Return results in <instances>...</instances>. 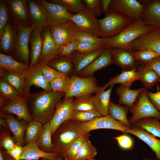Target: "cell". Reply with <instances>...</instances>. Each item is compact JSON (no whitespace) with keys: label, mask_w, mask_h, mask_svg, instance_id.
Returning <instances> with one entry per match:
<instances>
[{"label":"cell","mask_w":160,"mask_h":160,"mask_svg":"<svg viewBox=\"0 0 160 160\" xmlns=\"http://www.w3.org/2000/svg\"><path fill=\"white\" fill-rule=\"evenodd\" d=\"M23 146L17 144L12 148L5 151V152L15 160H20L23 151Z\"/></svg>","instance_id":"6f0895ef"},{"label":"cell","mask_w":160,"mask_h":160,"mask_svg":"<svg viewBox=\"0 0 160 160\" xmlns=\"http://www.w3.org/2000/svg\"><path fill=\"white\" fill-rule=\"evenodd\" d=\"M9 130V128H1L0 148L5 151L12 148L17 144L14 137L11 136Z\"/></svg>","instance_id":"7dc6e473"},{"label":"cell","mask_w":160,"mask_h":160,"mask_svg":"<svg viewBox=\"0 0 160 160\" xmlns=\"http://www.w3.org/2000/svg\"><path fill=\"white\" fill-rule=\"evenodd\" d=\"M64 92L44 91L31 94L28 98L29 112L33 120L44 124L49 122L53 117L56 106L64 96Z\"/></svg>","instance_id":"6da1fadb"},{"label":"cell","mask_w":160,"mask_h":160,"mask_svg":"<svg viewBox=\"0 0 160 160\" xmlns=\"http://www.w3.org/2000/svg\"><path fill=\"white\" fill-rule=\"evenodd\" d=\"M49 1L52 3L60 4L68 12L76 13L86 6L84 3L81 0H52Z\"/></svg>","instance_id":"f6af8a7d"},{"label":"cell","mask_w":160,"mask_h":160,"mask_svg":"<svg viewBox=\"0 0 160 160\" xmlns=\"http://www.w3.org/2000/svg\"><path fill=\"white\" fill-rule=\"evenodd\" d=\"M93 160H95V159H93Z\"/></svg>","instance_id":"003e7915"},{"label":"cell","mask_w":160,"mask_h":160,"mask_svg":"<svg viewBox=\"0 0 160 160\" xmlns=\"http://www.w3.org/2000/svg\"><path fill=\"white\" fill-rule=\"evenodd\" d=\"M9 15L17 26H31L29 21V9L26 0H5Z\"/></svg>","instance_id":"7c38bea8"},{"label":"cell","mask_w":160,"mask_h":160,"mask_svg":"<svg viewBox=\"0 0 160 160\" xmlns=\"http://www.w3.org/2000/svg\"><path fill=\"white\" fill-rule=\"evenodd\" d=\"M45 8L47 13V25L51 28L70 20L74 15L68 11L62 5L44 0H38Z\"/></svg>","instance_id":"9c48e42d"},{"label":"cell","mask_w":160,"mask_h":160,"mask_svg":"<svg viewBox=\"0 0 160 160\" xmlns=\"http://www.w3.org/2000/svg\"><path fill=\"white\" fill-rule=\"evenodd\" d=\"M129 109L130 107L127 106L115 104L110 100L108 114L115 119L130 128L132 127L131 125L127 118V114Z\"/></svg>","instance_id":"e575fe53"},{"label":"cell","mask_w":160,"mask_h":160,"mask_svg":"<svg viewBox=\"0 0 160 160\" xmlns=\"http://www.w3.org/2000/svg\"><path fill=\"white\" fill-rule=\"evenodd\" d=\"M70 78L68 76L59 77L51 80L49 84L52 91L65 93Z\"/></svg>","instance_id":"816d5d0a"},{"label":"cell","mask_w":160,"mask_h":160,"mask_svg":"<svg viewBox=\"0 0 160 160\" xmlns=\"http://www.w3.org/2000/svg\"><path fill=\"white\" fill-rule=\"evenodd\" d=\"M127 132L132 134L145 143L160 159V140L142 128L134 127L129 129Z\"/></svg>","instance_id":"d4e9b609"},{"label":"cell","mask_w":160,"mask_h":160,"mask_svg":"<svg viewBox=\"0 0 160 160\" xmlns=\"http://www.w3.org/2000/svg\"><path fill=\"white\" fill-rule=\"evenodd\" d=\"M101 116L96 110L88 111H79L73 110L70 119L80 123L89 121L94 119Z\"/></svg>","instance_id":"b9f144b4"},{"label":"cell","mask_w":160,"mask_h":160,"mask_svg":"<svg viewBox=\"0 0 160 160\" xmlns=\"http://www.w3.org/2000/svg\"><path fill=\"white\" fill-rule=\"evenodd\" d=\"M86 6L89 8L96 17L100 16L102 13L100 0H83Z\"/></svg>","instance_id":"9f6ffc18"},{"label":"cell","mask_w":160,"mask_h":160,"mask_svg":"<svg viewBox=\"0 0 160 160\" xmlns=\"http://www.w3.org/2000/svg\"><path fill=\"white\" fill-rule=\"evenodd\" d=\"M148 95L154 106L160 112V91L155 93L148 92Z\"/></svg>","instance_id":"680465c9"},{"label":"cell","mask_w":160,"mask_h":160,"mask_svg":"<svg viewBox=\"0 0 160 160\" xmlns=\"http://www.w3.org/2000/svg\"><path fill=\"white\" fill-rule=\"evenodd\" d=\"M76 40L79 43L95 44L105 46V39L97 37L91 33L81 31Z\"/></svg>","instance_id":"681fc988"},{"label":"cell","mask_w":160,"mask_h":160,"mask_svg":"<svg viewBox=\"0 0 160 160\" xmlns=\"http://www.w3.org/2000/svg\"><path fill=\"white\" fill-rule=\"evenodd\" d=\"M159 120L153 117L144 118L137 121L133 126L142 128L155 137L160 138Z\"/></svg>","instance_id":"74e56055"},{"label":"cell","mask_w":160,"mask_h":160,"mask_svg":"<svg viewBox=\"0 0 160 160\" xmlns=\"http://www.w3.org/2000/svg\"><path fill=\"white\" fill-rule=\"evenodd\" d=\"M98 87L94 77L82 78L73 75L70 78L64 98L95 93Z\"/></svg>","instance_id":"8992f818"},{"label":"cell","mask_w":160,"mask_h":160,"mask_svg":"<svg viewBox=\"0 0 160 160\" xmlns=\"http://www.w3.org/2000/svg\"><path fill=\"white\" fill-rule=\"evenodd\" d=\"M33 31L31 26H17V37L15 47V53L24 63L30 65L28 41Z\"/></svg>","instance_id":"5bb4252c"},{"label":"cell","mask_w":160,"mask_h":160,"mask_svg":"<svg viewBox=\"0 0 160 160\" xmlns=\"http://www.w3.org/2000/svg\"><path fill=\"white\" fill-rule=\"evenodd\" d=\"M91 135L89 133L82 135L76 139L63 154L65 160H74L81 148Z\"/></svg>","instance_id":"60d3db41"},{"label":"cell","mask_w":160,"mask_h":160,"mask_svg":"<svg viewBox=\"0 0 160 160\" xmlns=\"http://www.w3.org/2000/svg\"><path fill=\"white\" fill-rule=\"evenodd\" d=\"M24 76V97L25 98L28 99L30 95V89L33 85L42 88L44 91H52L49 83L45 78L39 65L36 64L31 66Z\"/></svg>","instance_id":"4fadbf2b"},{"label":"cell","mask_w":160,"mask_h":160,"mask_svg":"<svg viewBox=\"0 0 160 160\" xmlns=\"http://www.w3.org/2000/svg\"><path fill=\"white\" fill-rule=\"evenodd\" d=\"M0 117L5 120L17 143L24 146V137L28 123L24 120L20 121L11 114L1 111Z\"/></svg>","instance_id":"ffe728a7"},{"label":"cell","mask_w":160,"mask_h":160,"mask_svg":"<svg viewBox=\"0 0 160 160\" xmlns=\"http://www.w3.org/2000/svg\"><path fill=\"white\" fill-rule=\"evenodd\" d=\"M148 92L147 89L144 88L130 108L132 115L128 120L131 125L137 120L145 118L153 117L160 120V112L149 100Z\"/></svg>","instance_id":"277c9868"},{"label":"cell","mask_w":160,"mask_h":160,"mask_svg":"<svg viewBox=\"0 0 160 160\" xmlns=\"http://www.w3.org/2000/svg\"><path fill=\"white\" fill-rule=\"evenodd\" d=\"M143 159L144 160H160V159H148V158L145 157H143Z\"/></svg>","instance_id":"03108f58"},{"label":"cell","mask_w":160,"mask_h":160,"mask_svg":"<svg viewBox=\"0 0 160 160\" xmlns=\"http://www.w3.org/2000/svg\"><path fill=\"white\" fill-rule=\"evenodd\" d=\"M105 47L89 53H80L76 52L73 55V72L79 73L90 64L102 53Z\"/></svg>","instance_id":"4316f807"},{"label":"cell","mask_w":160,"mask_h":160,"mask_svg":"<svg viewBox=\"0 0 160 160\" xmlns=\"http://www.w3.org/2000/svg\"><path fill=\"white\" fill-rule=\"evenodd\" d=\"M112 0H100V4L102 13L105 15L110 10V6Z\"/></svg>","instance_id":"94428289"},{"label":"cell","mask_w":160,"mask_h":160,"mask_svg":"<svg viewBox=\"0 0 160 160\" xmlns=\"http://www.w3.org/2000/svg\"><path fill=\"white\" fill-rule=\"evenodd\" d=\"M50 28L51 35L58 48L68 42L76 40L81 31L71 20Z\"/></svg>","instance_id":"30bf717a"},{"label":"cell","mask_w":160,"mask_h":160,"mask_svg":"<svg viewBox=\"0 0 160 160\" xmlns=\"http://www.w3.org/2000/svg\"><path fill=\"white\" fill-rule=\"evenodd\" d=\"M113 85L111 86L108 90L105 91L101 87H99L94 97V104L97 110L101 116L108 115V108L110 97Z\"/></svg>","instance_id":"83f0119b"},{"label":"cell","mask_w":160,"mask_h":160,"mask_svg":"<svg viewBox=\"0 0 160 160\" xmlns=\"http://www.w3.org/2000/svg\"><path fill=\"white\" fill-rule=\"evenodd\" d=\"M39 65L45 78L49 83L55 79L68 76V75L57 71L47 64H42Z\"/></svg>","instance_id":"c3c4849f"},{"label":"cell","mask_w":160,"mask_h":160,"mask_svg":"<svg viewBox=\"0 0 160 160\" xmlns=\"http://www.w3.org/2000/svg\"><path fill=\"white\" fill-rule=\"evenodd\" d=\"M63 158L62 156L60 155L58 156L54 159L53 160H63ZM41 160H47L44 159H41Z\"/></svg>","instance_id":"e7e4bbea"},{"label":"cell","mask_w":160,"mask_h":160,"mask_svg":"<svg viewBox=\"0 0 160 160\" xmlns=\"http://www.w3.org/2000/svg\"><path fill=\"white\" fill-rule=\"evenodd\" d=\"M98 21L103 38L111 37L116 35L128 25L133 22L126 16L110 9L105 17L102 19H98Z\"/></svg>","instance_id":"5b68a950"},{"label":"cell","mask_w":160,"mask_h":160,"mask_svg":"<svg viewBox=\"0 0 160 160\" xmlns=\"http://www.w3.org/2000/svg\"><path fill=\"white\" fill-rule=\"evenodd\" d=\"M144 7L139 0H112L110 9L136 21L141 19Z\"/></svg>","instance_id":"ba28073f"},{"label":"cell","mask_w":160,"mask_h":160,"mask_svg":"<svg viewBox=\"0 0 160 160\" xmlns=\"http://www.w3.org/2000/svg\"><path fill=\"white\" fill-rule=\"evenodd\" d=\"M17 37V33L9 20L4 29L0 38L1 49L5 52H10L15 48Z\"/></svg>","instance_id":"1f68e13d"},{"label":"cell","mask_w":160,"mask_h":160,"mask_svg":"<svg viewBox=\"0 0 160 160\" xmlns=\"http://www.w3.org/2000/svg\"><path fill=\"white\" fill-rule=\"evenodd\" d=\"M143 88H141L132 90L129 87L121 85H119L116 91V93L119 97V104H123L131 108Z\"/></svg>","instance_id":"d6a6232c"},{"label":"cell","mask_w":160,"mask_h":160,"mask_svg":"<svg viewBox=\"0 0 160 160\" xmlns=\"http://www.w3.org/2000/svg\"><path fill=\"white\" fill-rule=\"evenodd\" d=\"M111 55L113 63L120 67L123 70L137 69L139 67L131 51L121 48H112Z\"/></svg>","instance_id":"d6986e66"},{"label":"cell","mask_w":160,"mask_h":160,"mask_svg":"<svg viewBox=\"0 0 160 160\" xmlns=\"http://www.w3.org/2000/svg\"><path fill=\"white\" fill-rule=\"evenodd\" d=\"M57 44L52 37L50 28L47 26L44 28L43 43L41 53L37 64H47L57 57L58 50Z\"/></svg>","instance_id":"e0dca14e"},{"label":"cell","mask_w":160,"mask_h":160,"mask_svg":"<svg viewBox=\"0 0 160 160\" xmlns=\"http://www.w3.org/2000/svg\"><path fill=\"white\" fill-rule=\"evenodd\" d=\"M112 49L111 48H105L99 56L82 70L79 74L83 76H91L96 71L113 64Z\"/></svg>","instance_id":"603a6c76"},{"label":"cell","mask_w":160,"mask_h":160,"mask_svg":"<svg viewBox=\"0 0 160 160\" xmlns=\"http://www.w3.org/2000/svg\"><path fill=\"white\" fill-rule=\"evenodd\" d=\"M0 160H6L4 155V150L0 148Z\"/></svg>","instance_id":"be15d7a7"},{"label":"cell","mask_w":160,"mask_h":160,"mask_svg":"<svg viewBox=\"0 0 160 160\" xmlns=\"http://www.w3.org/2000/svg\"><path fill=\"white\" fill-rule=\"evenodd\" d=\"M139 1L145 6L142 20L147 25L160 30V0Z\"/></svg>","instance_id":"ac0fdd59"},{"label":"cell","mask_w":160,"mask_h":160,"mask_svg":"<svg viewBox=\"0 0 160 160\" xmlns=\"http://www.w3.org/2000/svg\"><path fill=\"white\" fill-rule=\"evenodd\" d=\"M27 3L32 29H43L48 26L46 10L38 0H28Z\"/></svg>","instance_id":"44dd1931"},{"label":"cell","mask_w":160,"mask_h":160,"mask_svg":"<svg viewBox=\"0 0 160 160\" xmlns=\"http://www.w3.org/2000/svg\"><path fill=\"white\" fill-rule=\"evenodd\" d=\"M42 29H33L31 37V66L37 64L40 56L43 43L41 35Z\"/></svg>","instance_id":"836d02e7"},{"label":"cell","mask_w":160,"mask_h":160,"mask_svg":"<svg viewBox=\"0 0 160 160\" xmlns=\"http://www.w3.org/2000/svg\"><path fill=\"white\" fill-rule=\"evenodd\" d=\"M120 146L124 149H131L133 146V142L132 138L128 135L123 134L114 137Z\"/></svg>","instance_id":"11a10c76"},{"label":"cell","mask_w":160,"mask_h":160,"mask_svg":"<svg viewBox=\"0 0 160 160\" xmlns=\"http://www.w3.org/2000/svg\"><path fill=\"white\" fill-rule=\"evenodd\" d=\"M79 43L75 40L61 46L58 48L56 58L72 55L76 52L75 49Z\"/></svg>","instance_id":"f907efd6"},{"label":"cell","mask_w":160,"mask_h":160,"mask_svg":"<svg viewBox=\"0 0 160 160\" xmlns=\"http://www.w3.org/2000/svg\"><path fill=\"white\" fill-rule=\"evenodd\" d=\"M58 154L55 153L44 152L38 147L36 141L29 143L23 146L22 152L20 160H39L40 158L47 160H53Z\"/></svg>","instance_id":"cb8c5ba5"},{"label":"cell","mask_w":160,"mask_h":160,"mask_svg":"<svg viewBox=\"0 0 160 160\" xmlns=\"http://www.w3.org/2000/svg\"><path fill=\"white\" fill-rule=\"evenodd\" d=\"M145 66L154 70L160 77V56L154 58Z\"/></svg>","instance_id":"91938a15"},{"label":"cell","mask_w":160,"mask_h":160,"mask_svg":"<svg viewBox=\"0 0 160 160\" xmlns=\"http://www.w3.org/2000/svg\"><path fill=\"white\" fill-rule=\"evenodd\" d=\"M148 49L160 55V30L155 29L137 38L130 44L129 50Z\"/></svg>","instance_id":"2e32d148"},{"label":"cell","mask_w":160,"mask_h":160,"mask_svg":"<svg viewBox=\"0 0 160 160\" xmlns=\"http://www.w3.org/2000/svg\"><path fill=\"white\" fill-rule=\"evenodd\" d=\"M97 154L96 148L88 139L82 146L74 160H93Z\"/></svg>","instance_id":"7bdbcfd3"},{"label":"cell","mask_w":160,"mask_h":160,"mask_svg":"<svg viewBox=\"0 0 160 160\" xmlns=\"http://www.w3.org/2000/svg\"><path fill=\"white\" fill-rule=\"evenodd\" d=\"M94 96L91 94L75 97L73 101V110L88 111L96 110L94 101Z\"/></svg>","instance_id":"ab89813d"},{"label":"cell","mask_w":160,"mask_h":160,"mask_svg":"<svg viewBox=\"0 0 160 160\" xmlns=\"http://www.w3.org/2000/svg\"><path fill=\"white\" fill-rule=\"evenodd\" d=\"M141 74L138 68L129 71L122 70L120 73L110 79L101 88L105 90L108 86H114L116 84H120L124 86L129 88L134 81L139 80Z\"/></svg>","instance_id":"484cf974"},{"label":"cell","mask_w":160,"mask_h":160,"mask_svg":"<svg viewBox=\"0 0 160 160\" xmlns=\"http://www.w3.org/2000/svg\"><path fill=\"white\" fill-rule=\"evenodd\" d=\"M70 20L81 31L102 38L98 19L92 11L87 6L79 12L74 14Z\"/></svg>","instance_id":"52a82bcc"},{"label":"cell","mask_w":160,"mask_h":160,"mask_svg":"<svg viewBox=\"0 0 160 160\" xmlns=\"http://www.w3.org/2000/svg\"><path fill=\"white\" fill-rule=\"evenodd\" d=\"M73 97L64 98L57 104L53 117L49 122L52 135L63 122L70 119L73 110Z\"/></svg>","instance_id":"9a60e30c"},{"label":"cell","mask_w":160,"mask_h":160,"mask_svg":"<svg viewBox=\"0 0 160 160\" xmlns=\"http://www.w3.org/2000/svg\"><path fill=\"white\" fill-rule=\"evenodd\" d=\"M1 95L5 97L9 102L22 98L16 90L5 81L1 79Z\"/></svg>","instance_id":"bcb514c9"},{"label":"cell","mask_w":160,"mask_h":160,"mask_svg":"<svg viewBox=\"0 0 160 160\" xmlns=\"http://www.w3.org/2000/svg\"><path fill=\"white\" fill-rule=\"evenodd\" d=\"M28 99L22 98L10 102L0 108L1 110L15 115L17 118L29 123L33 119L28 106Z\"/></svg>","instance_id":"7402d4cb"},{"label":"cell","mask_w":160,"mask_h":160,"mask_svg":"<svg viewBox=\"0 0 160 160\" xmlns=\"http://www.w3.org/2000/svg\"><path fill=\"white\" fill-rule=\"evenodd\" d=\"M104 47L102 45L79 42L75 51L80 53H89Z\"/></svg>","instance_id":"db71d44e"},{"label":"cell","mask_w":160,"mask_h":160,"mask_svg":"<svg viewBox=\"0 0 160 160\" xmlns=\"http://www.w3.org/2000/svg\"><path fill=\"white\" fill-rule=\"evenodd\" d=\"M138 69L141 74L139 80L147 89L153 87L159 81L160 77L153 69L145 65H140Z\"/></svg>","instance_id":"d590c367"},{"label":"cell","mask_w":160,"mask_h":160,"mask_svg":"<svg viewBox=\"0 0 160 160\" xmlns=\"http://www.w3.org/2000/svg\"><path fill=\"white\" fill-rule=\"evenodd\" d=\"M8 8L4 0L0 1V39L1 38L5 27L9 21Z\"/></svg>","instance_id":"f5cc1de1"},{"label":"cell","mask_w":160,"mask_h":160,"mask_svg":"<svg viewBox=\"0 0 160 160\" xmlns=\"http://www.w3.org/2000/svg\"><path fill=\"white\" fill-rule=\"evenodd\" d=\"M39 148L42 151L57 154V152L52 140L49 122L43 124L38 139L36 141Z\"/></svg>","instance_id":"f1b7e54d"},{"label":"cell","mask_w":160,"mask_h":160,"mask_svg":"<svg viewBox=\"0 0 160 160\" xmlns=\"http://www.w3.org/2000/svg\"><path fill=\"white\" fill-rule=\"evenodd\" d=\"M0 76L1 79L7 82L14 87L22 98H25L24 75L19 74L4 69H1Z\"/></svg>","instance_id":"f546056e"},{"label":"cell","mask_w":160,"mask_h":160,"mask_svg":"<svg viewBox=\"0 0 160 160\" xmlns=\"http://www.w3.org/2000/svg\"><path fill=\"white\" fill-rule=\"evenodd\" d=\"M132 51L136 61L140 65H145L154 58L160 56L158 53L148 49Z\"/></svg>","instance_id":"ee69618b"},{"label":"cell","mask_w":160,"mask_h":160,"mask_svg":"<svg viewBox=\"0 0 160 160\" xmlns=\"http://www.w3.org/2000/svg\"><path fill=\"white\" fill-rule=\"evenodd\" d=\"M73 55L56 58L47 64L57 71L68 75L73 71Z\"/></svg>","instance_id":"8d00e7d4"},{"label":"cell","mask_w":160,"mask_h":160,"mask_svg":"<svg viewBox=\"0 0 160 160\" xmlns=\"http://www.w3.org/2000/svg\"><path fill=\"white\" fill-rule=\"evenodd\" d=\"M155 29L153 27L146 24L141 19L131 22L116 35L104 38V47L121 48L129 50V46L134 41Z\"/></svg>","instance_id":"7a4b0ae2"},{"label":"cell","mask_w":160,"mask_h":160,"mask_svg":"<svg viewBox=\"0 0 160 160\" xmlns=\"http://www.w3.org/2000/svg\"><path fill=\"white\" fill-rule=\"evenodd\" d=\"M31 67L30 65L15 60L11 56L0 53V69H4L24 75Z\"/></svg>","instance_id":"4dcf8cb0"},{"label":"cell","mask_w":160,"mask_h":160,"mask_svg":"<svg viewBox=\"0 0 160 160\" xmlns=\"http://www.w3.org/2000/svg\"><path fill=\"white\" fill-rule=\"evenodd\" d=\"M43 124L40 122L33 120L28 123L24 137L25 145L31 142L37 141Z\"/></svg>","instance_id":"f35d334b"},{"label":"cell","mask_w":160,"mask_h":160,"mask_svg":"<svg viewBox=\"0 0 160 160\" xmlns=\"http://www.w3.org/2000/svg\"><path fill=\"white\" fill-rule=\"evenodd\" d=\"M82 131L89 133L93 130L101 129H110L126 133L129 127L117 121L110 115L101 116L87 122L80 123Z\"/></svg>","instance_id":"8fae6325"},{"label":"cell","mask_w":160,"mask_h":160,"mask_svg":"<svg viewBox=\"0 0 160 160\" xmlns=\"http://www.w3.org/2000/svg\"><path fill=\"white\" fill-rule=\"evenodd\" d=\"M4 155L6 160H15V159L13 158L12 157L10 156L6 153L5 152L4 150Z\"/></svg>","instance_id":"6125c7cd"},{"label":"cell","mask_w":160,"mask_h":160,"mask_svg":"<svg viewBox=\"0 0 160 160\" xmlns=\"http://www.w3.org/2000/svg\"><path fill=\"white\" fill-rule=\"evenodd\" d=\"M79 122L69 119L61 124L52 136V142L58 154L63 156L65 152L78 137L86 133Z\"/></svg>","instance_id":"3957f363"}]
</instances>
